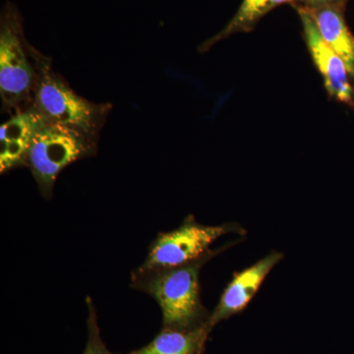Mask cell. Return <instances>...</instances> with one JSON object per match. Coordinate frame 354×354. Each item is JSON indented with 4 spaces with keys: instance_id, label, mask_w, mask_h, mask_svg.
Segmentation results:
<instances>
[{
    "instance_id": "obj_11",
    "label": "cell",
    "mask_w": 354,
    "mask_h": 354,
    "mask_svg": "<svg viewBox=\"0 0 354 354\" xmlns=\"http://www.w3.org/2000/svg\"><path fill=\"white\" fill-rule=\"evenodd\" d=\"M290 3L293 0H243L234 17L215 36L205 41L199 46V53H206L223 39L239 32L253 31L259 21L270 11L281 4Z\"/></svg>"
},
{
    "instance_id": "obj_2",
    "label": "cell",
    "mask_w": 354,
    "mask_h": 354,
    "mask_svg": "<svg viewBox=\"0 0 354 354\" xmlns=\"http://www.w3.org/2000/svg\"><path fill=\"white\" fill-rule=\"evenodd\" d=\"M48 57L26 39L22 16L7 2L0 19V97L2 111L31 106L41 67Z\"/></svg>"
},
{
    "instance_id": "obj_1",
    "label": "cell",
    "mask_w": 354,
    "mask_h": 354,
    "mask_svg": "<svg viewBox=\"0 0 354 354\" xmlns=\"http://www.w3.org/2000/svg\"><path fill=\"white\" fill-rule=\"evenodd\" d=\"M215 256L179 267L150 270L138 267L132 272L130 286L158 302L162 328L196 329L209 324L211 315L202 302L200 271Z\"/></svg>"
},
{
    "instance_id": "obj_4",
    "label": "cell",
    "mask_w": 354,
    "mask_h": 354,
    "mask_svg": "<svg viewBox=\"0 0 354 354\" xmlns=\"http://www.w3.org/2000/svg\"><path fill=\"white\" fill-rule=\"evenodd\" d=\"M99 138L85 133L44 122L32 140L26 160L44 199L53 197L58 176L70 165L94 157Z\"/></svg>"
},
{
    "instance_id": "obj_10",
    "label": "cell",
    "mask_w": 354,
    "mask_h": 354,
    "mask_svg": "<svg viewBox=\"0 0 354 354\" xmlns=\"http://www.w3.org/2000/svg\"><path fill=\"white\" fill-rule=\"evenodd\" d=\"M212 330L209 324L191 330L162 328L148 344L127 354H203Z\"/></svg>"
},
{
    "instance_id": "obj_9",
    "label": "cell",
    "mask_w": 354,
    "mask_h": 354,
    "mask_svg": "<svg viewBox=\"0 0 354 354\" xmlns=\"http://www.w3.org/2000/svg\"><path fill=\"white\" fill-rule=\"evenodd\" d=\"M298 7L309 14L325 43L342 58L354 79V36L344 17L346 4Z\"/></svg>"
},
{
    "instance_id": "obj_7",
    "label": "cell",
    "mask_w": 354,
    "mask_h": 354,
    "mask_svg": "<svg viewBox=\"0 0 354 354\" xmlns=\"http://www.w3.org/2000/svg\"><path fill=\"white\" fill-rule=\"evenodd\" d=\"M283 253L274 251L250 267L234 272L232 281L223 290L220 301L209 315V324L212 329L221 321L241 313L248 306L268 274L283 260Z\"/></svg>"
},
{
    "instance_id": "obj_3",
    "label": "cell",
    "mask_w": 354,
    "mask_h": 354,
    "mask_svg": "<svg viewBox=\"0 0 354 354\" xmlns=\"http://www.w3.org/2000/svg\"><path fill=\"white\" fill-rule=\"evenodd\" d=\"M32 106L44 122L72 128L99 138L111 104H95L77 94L64 77L55 72L50 57L41 67Z\"/></svg>"
},
{
    "instance_id": "obj_6",
    "label": "cell",
    "mask_w": 354,
    "mask_h": 354,
    "mask_svg": "<svg viewBox=\"0 0 354 354\" xmlns=\"http://www.w3.org/2000/svg\"><path fill=\"white\" fill-rule=\"evenodd\" d=\"M295 8L301 19L305 43L317 69L323 77L328 94L354 111V88L349 82L346 64L325 43L309 14L301 7L295 6Z\"/></svg>"
},
{
    "instance_id": "obj_13",
    "label": "cell",
    "mask_w": 354,
    "mask_h": 354,
    "mask_svg": "<svg viewBox=\"0 0 354 354\" xmlns=\"http://www.w3.org/2000/svg\"><path fill=\"white\" fill-rule=\"evenodd\" d=\"M348 0H293V6L319 7L333 4H346Z\"/></svg>"
},
{
    "instance_id": "obj_8",
    "label": "cell",
    "mask_w": 354,
    "mask_h": 354,
    "mask_svg": "<svg viewBox=\"0 0 354 354\" xmlns=\"http://www.w3.org/2000/svg\"><path fill=\"white\" fill-rule=\"evenodd\" d=\"M44 120L34 106L21 109L0 127V174L26 167L32 140Z\"/></svg>"
},
{
    "instance_id": "obj_12",
    "label": "cell",
    "mask_w": 354,
    "mask_h": 354,
    "mask_svg": "<svg viewBox=\"0 0 354 354\" xmlns=\"http://www.w3.org/2000/svg\"><path fill=\"white\" fill-rule=\"evenodd\" d=\"M88 315L87 320L88 339L83 354H116L111 353L102 342L101 330L97 322V311L93 304L92 298L87 297Z\"/></svg>"
},
{
    "instance_id": "obj_5",
    "label": "cell",
    "mask_w": 354,
    "mask_h": 354,
    "mask_svg": "<svg viewBox=\"0 0 354 354\" xmlns=\"http://www.w3.org/2000/svg\"><path fill=\"white\" fill-rule=\"evenodd\" d=\"M228 234L244 236L246 230L237 223L204 225L193 215L188 216L183 225L167 232H160L149 247V253L141 269H164L190 264L209 255H218L220 250H211L212 244Z\"/></svg>"
}]
</instances>
